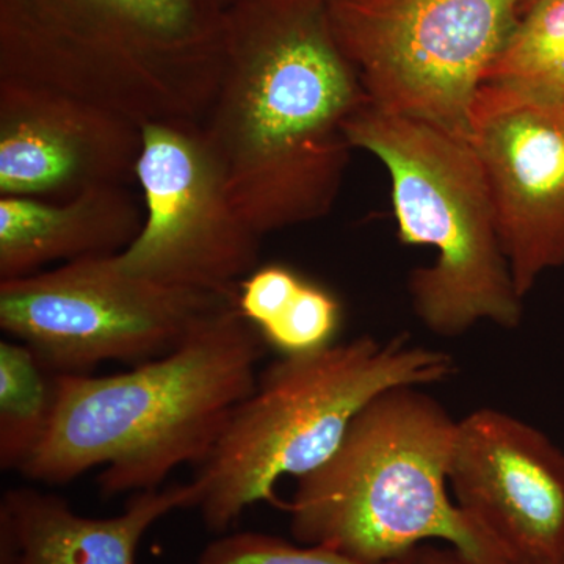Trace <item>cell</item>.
I'll return each instance as SVG.
<instances>
[{
    "instance_id": "obj_1",
    "label": "cell",
    "mask_w": 564,
    "mask_h": 564,
    "mask_svg": "<svg viewBox=\"0 0 564 564\" xmlns=\"http://www.w3.org/2000/svg\"><path fill=\"white\" fill-rule=\"evenodd\" d=\"M367 96L334 39L328 0H237L225 11L223 66L202 129L229 195L254 231L322 220Z\"/></svg>"
},
{
    "instance_id": "obj_2",
    "label": "cell",
    "mask_w": 564,
    "mask_h": 564,
    "mask_svg": "<svg viewBox=\"0 0 564 564\" xmlns=\"http://www.w3.org/2000/svg\"><path fill=\"white\" fill-rule=\"evenodd\" d=\"M265 350L236 304L176 351L129 372L57 375L50 430L20 474L62 485L104 467L102 496L158 489L182 464L206 462L254 389Z\"/></svg>"
},
{
    "instance_id": "obj_3",
    "label": "cell",
    "mask_w": 564,
    "mask_h": 564,
    "mask_svg": "<svg viewBox=\"0 0 564 564\" xmlns=\"http://www.w3.org/2000/svg\"><path fill=\"white\" fill-rule=\"evenodd\" d=\"M217 0H0V79L131 118L202 122L223 66Z\"/></svg>"
},
{
    "instance_id": "obj_4",
    "label": "cell",
    "mask_w": 564,
    "mask_h": 564,
    "mask_svg": "<svg viewBox=\"0 0 564 564\" xmlns=\"http://www.w3.org/2000/svg\"><path fill=\"white\" fill-rule=\"evenodd\" d=\"M421 389L403 386L378 395L336 454L296 478L284 510L300 544L383 564L443 541L466 563L510 564L448 496L458 421Z\"/></svg>"
},
{
    "instance_id": "obj_5",
    "label": "cell",
    "mask_w": 564,
    "mask_h": 564,
    "mask_svg": "<svg viewBox=\"0 0 564 564\" xmlns=\"http://www.w3.org/2000/svg\"><path fill=\"white\" fill-rule=\"evenodd\" d=\"M455 372L447 352L403 336L356 337L269 364L193 477L204 525L225 533L251 505L280 503L278 480L304 477L328 462L378 395L443 383Z\"/></svg>"
},
{
    "instance_id": "obj_6",
    "label": "cell",
    "mask_w": 564,
    "mask_h": 564,
    "mask_svg": "<svg viewBox=\"0 0 564 564\" xmlns=\"http://www.w3.org/2000/svg\"><path fill=\"white\" fill-rule=\"evenodd\" d=\"M347 137L352 150L370 152L388 170L400 242L436 251L433 265L414 269L408 282L425 328L458 337L480 322L519 326L524 299L470 141L369 102L352 115Z\"/></svg>"
},
{
    "instance_id": "obj_7",
    "label": "cell",
    "mask_w": 564,
    "mask_h": 564,
    "mask_svg": "<svg viewBox=\"0 0 564 564\" xmlns=\"http://www.w3.org/2000/svg\"><path fill=\"white\" fill-rule=\"evenodd\" d=\"M525 0H328L367 101L469 140L470 110Z\"/></svg>"
},
{
    "instance_id": "obj_8",
    "label": "cell",
    "mask_w": 564,
    "mask_h": 564,
    "mask_svg": "<svg viewBox=\"0 0 564 564\" xmlns=\"http://www.w3.org/2000/svg\"><path fill=\"white\" fill-rule=\"evenodd\" d=\"M239 296L174 288L124 272L117 256L0 281V328L57 375L139 364L187 344Z\"/></svg>"
},
{
    "instance_id": "obj_9",
    "label": "cell",
    "mask_w": 564,
    "mask_h": 564,
    "mask_svg": "<svg viewBox=\"0 0 564 564\" xmlns=\"http://www.w3.org/2000/svg\"><path fill=\"white\" fill-rule=\"evenodd\" d=\"M135 184L143 228L117 256L124 272L174 288L239 296L258 269L261 234L240 214L202 122L141 124Z\"/></svg>"
},
{
    "instance_id": "obj_10",
    "label": "cell",
    "mask_w": 564,
    "mask_h": 564,
    "mask_svg": "<svg viewBox=\"0 0 564 564\" xmlns=\"http://www.w3.org/2000/svg\"><path fill=\"white\" fill-rule=\"evenodd\" d=\"M469 141L491 193L516 291L564 265V99L485 84Z\"/></svg>"
},
{
    "instance_id": "obj_11",
    "label": "cell",
    "mask_w": 564,
    "mask_h": 564,
    "mask_svg": "<svg viewBox=\"0 0 564 564\" xmlns=\"http://www.w3.org/2000/svg\"><path fill=\"white\" fill-rule=\"evenodd\" d=\"M448 485L510 564H564V452L536 426L496 408L467 414Z\"/></svg>"
},
{
    "instance_id": "obj_12",
    "label": "cell",
    "mask_w": 564,
    "mask_h": 564,
    "mask_svg": "<svg viewBox=\"0 0 564 564\" xmlns=\"http://www.w3.org/2000/svg\"><path fill=\"white\" fill-rule=\"evenodd\" d=\"M141 124L70 93L0 79V196L61 202L135 184Z\"/></svg>"
},
{
    "instance_id": "obj_13",
    "label": "cell",
    "mask_w": 564,
    "mask_h": 564,
    "mask_svg": "<svg viewBox=\"0 0 564 564\" xmlns=\"http://www.w3.org/2000/svg\"><path fill=\"white\" fill-rule=\"evenodd\" d=\"M198 502V486L188 481L135 492L121 514L96 519L55 494L9 489L0 500V564H135L155 522Z\"/></svg>"
},
{
    "instance_id": "obj_14",
    "label": "cell",
    "mask_w": 564,
    "mask_h": 564,
    "mask_svg": "<svg viewBox=\"0 0 564 564\" xmlns=\"http://www.w3.org/2000/svg\"><path fill=\"white\" fill-rule=\"evenodd\" d=\"M143 223L144 209L128 185L61 202L0 196V281L43 272L50 263L121 254Z\"/></svg>"
},
{
    "instance_id": "obj_15",
    "label": "cell",
    "mask_w": 564,
    "mask_h": 564,
    "mask_svg": "<svg viewBox=\"0 0 564 564\" xmlns=\"http://www.w3.org/2000/svg\"><path fill=\"white\" fill-rule=\"evenodd\" d=\"M57 397V373L20 340L0 343V469L17 470L43 443Z\"/></svg>"
},
{
    "instance_id": "obj_16",
    "label": "cell",
    "mask_w": 564,
    "mask_h": 564,
    "mask_svg": "<svg viewBox=\"0 0 564 564\" xmlns=\"http://www.w3.org/2000/svg\"><path fill=\"white\" fill-rule=\"evenodd\" d=\"M485 84L564 99V0H541L522 14Z\"/></svg>"
},
{
    "instance_id": "obj_17",
    "label": "cell",
    "mask_w": 564,
    "mask_h": 564,
    "mask_svg": "<svg viewBox=\"0 0 564 564\" xmlns=\"http://www.w3.org/2000/svg\"><path fill=\"white\" fill-rule=\"evenodd\" d=\"M340 321L339 300L325 288L304 281L288 310L261 334L282 356L306 355L334 344Z\"/></svg>"
},
{
    "instance_id": "obj_18",
    "label": "cell",
    "mask_w": 564,
    "mask_h": 564,
    "mask_svg": "<svg viewBox=\"0 0 564 564\" xmlns=\"http://www.w3.org/2000/svg\"><path fill=\"white\" fill-rule=\"evenodd\" d=\"M198 564H370L323 547L262 533H236L207 545ZM383 564H402L399 562Z\"/></svg>"
},
{
    "instance_id": "obj_19",
    "label": "cell",
    "mask_w": 564,
    "mask_h": 564,
    "mask_svg": "<svg viewBox=\"0 0 564 564\" xmlns=\"http://www.w3.org/2000/svg\"><path fill=\"white\" fill-rule=\"evenodd\" d=\"M304 280L284 265H265L248 274L239 289V310L261 332L295 299Z\"/></svg>"
},
{
    "instance_id": "obj_20",
    "label": "cell",
    "mask_w": 564,
    "mask_h": 564,
    "mask_svg": "<svg viewBox=\"0 0 564 564\" xmlns=\"http://www.w3.org/2000/svg\"><path fill=\"white\" fill-rule=\"evenodd\" d=\"M402 564H469L456 554L452 547H440L433 543L419 545L410 554L404 555Z\"/></svg>"
},
{
    "instance_id": "obj_21",
    "label": "cell",
    "mask_w": 564,
    "mask_h": 564,
    "mask_svg": "<svg viewBox=\"0 0 564 564\" xmlns=\"http://www.w3.org/2000/svg\"><path fill=\"white\" fill-rule=\"evenodd\" d=\"M538 2H541V0H525L524 7H522V14H524L527 10L532 9L534 3Z\"/></svg>"
},
{
    "instance_id": "obj_22",
    "label": "cell",
    "mask_w": 564,
    "mask_h": 564,
    "mask_svg": "<svg viewBox=\"0 0 564 564\" xmlns=\"http://www.w3.org/2000/svg\"><path fill=\"white\" fill-rule=\"evenodd\" d=\"M217 2L226 10L228 7H231L234 2H237V0H217Z\"/></svg>"
}]
</instances>
